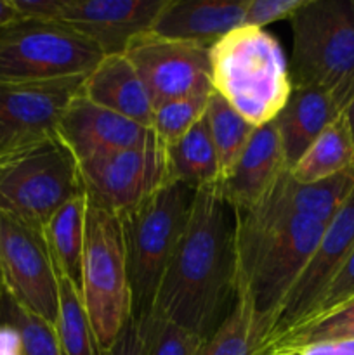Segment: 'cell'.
<instances>
[{
    "label": "cell",
    "mask_w": 354,
    "mask_h": 355,
    "mask_svg": "<svg viewBox=\"0 0 354 355\" xmlns=\"http://www.w3.org/2000/svg\"><path fill=\"white\" fill-rule=\"evenodd\" d=\"M235 211L217 186L194 191L187 225L163 274L153 315L207 340L235 304Z\"/></svg>",
    "instance_id": "obj_1"
},
{
    "label": "cell",
    "mask_w": 354,
    "mask_h": 355,
    "mask_svg": "<svg viewBox=\"0 0 354 355\" xmlns=\"http://www.w3.org/2000/svg\"><path fill=\"white\" fill-rule=\"evenodd\" d=\"M233 211L236 298L252 311L262 343L267 326L318 248L326 225L292 214L271 196L257 207Z\"/></svg>",
    "instance_id": "obj_2"
},
{
    "label": "cell",
    "mask_w": 354,
    "mask_h": 355,
    "mask_svg": "<svg viewBox=\"0 0 354 355\" xmlns=\"http://www.w3.org/2000/svg\"><path fill=\"white\" fill-rule=\"evenodd\" d=\"M212 87L255 127L269 123L290 97V69L280 42L266 30L238 26L210 47Z\"/></svg>",
    "instance_id": "obj_3"
},
{
    "label": "cell",
    "mask_w": 354,
    "mask_h": 355,
    "mask_svg": "<svg viewBox=\"0 0 354 355\" xmlns=\"http://www.w3.org/2000/svg\"><path fill=\"white\" fill-rule=\"evenodd\" d=\"M194 189L170 180L134 208L118 215L130 286V315L153 318L163 274L176 253L193 208Z\"/></svg>",
    "instance_id": "obj_4"
},
{
    "label": "cell",
    "mask_w": 354,
    "mask_h": 355,
    "mask_svg": "<svg viewBox=\"0 0 354 355\" xmlns=\"http://www.w3.org/2000/svg\"><path fill=\"white\" fill-rule=\"evenodd\" d=\"M290 23L292 85L326 94L344 113L354 99V0H304Z\"/></svg>",
    "instance_id": "obj_5"
},
{
    "label": "cell",
    "mask_w": 354,
    "mask_h": 355,
    "mask_svg": "<svg viewBox=\"0 0 354 355\" xmlns=\"http://www.w3.org/2000/svg\"><path fill=\"white\" fill-rule=\"evenodd\" d=\"M80 291L99 350H108L130 318V286L120 218L87 196Z\"/></svg>",
    "instance_id": "obj_6"
},
{
    "label": "cell",
    "mask_w": 354,
    "mask_h": 355,
    "mask_svg": "<svg viewBox=\"0 0 354 355\" xmlns=\"http://www.w3.org/2000/svg\"><path fill=\"white\" fill-rule=\"evenodd\" d=\"M83 191L78 162L58 137L0 162V215L38 232Z\"/></svg>",
    "instance_id": "obj_7"
},
{
    "label": "cell",
    "mask_w": 354,
    "mask_h": 355,
    "mask_svg": "<svg viewBox=\"0 0 354 355\" xmlns=\"http://www.w3.org/2000/svg\"><path fill=\"white\" fill-rule=\"evenodd\" d=\"M104 54L62 21L21 19L0 28V83H44L87 76Z\"/></svg>",
    "instance_id": "obj_8"
},
{
    "label": "cell",
    "mask_w": 354,
    "mask_h": 355,
    "mask_svg": "<svg viewBox=\"0 0 354 355\" xmlns=\"http://www.w3.org/2000/svg\"><path fill=\"white\" fill-rule=\"evenodd\" d=\"M354 250V193L326 224L319 245L267 326L260 355L301 329Z\"/></svg>",
    "instance_id": "obj_9"
},
{
    "label": "cell",
    "mask_w": 354,
    "mask_h": 355,
    "mask_svg": "<svg viewBox=\"0 0 354 355\" xmlns=\"http://www.w3.org/2000/svg\"><path fill=\"white\" fill-rule=\"evenodd\" d=\"M87 196L121 215L172 180L167 149L158 139L148 144L80 163Z\"/></svg>",
    "instance_id": "obj_10"
},
{
    "label": "cell",
    "mask_w": 354,
    "mask_h": 355,
    "mask_svg": "<svg viewBox=\"0 0 354 355\" xmlns=\"http://www.w3.org/2000/svg\"><path fill=\"white\" fill-rule=\"evenodd\" d=\"M125 55L141 76L155 107L214 92L208 47L148 31L128 45Z\"/></svg>",
    "instance_id": "obj_11"
},
{
    "label": "cell",
    "mask_w": 354,
    "mask_h": 355,
    "mask_svg": "<svg viewBox=\"0 0 354 355\" xmlns=\"http://www.w3.org/2000/svg\"><path fill=\"white\" fill-rule=\"evenodd\" d=\"M0 267L7 295L21 309L54 326L58 279L44 232L0 215Z\"/></svg>",
    "instance_id": "obj_12"
},
{
    "label": "cell",
    "mask_w": 354,
    "mask_h": 355,
    "mask_svg": "<svg viewBox=\"0 0 354 355\" xmlns=\"http://www.w3.org/2000/svg\"><path fill=\"white\" fill-rule=\"evenodd\" d=\"M85 76L44 83H0V151L14 155L47 139L69 103L80 94Z\"/></svg>",
    "instance_id": "obj_13"
},
{
    "label": "cell",
    "mask_w": 354,
    "mask_h": 355,
    "mask_svg": "<svg viewBox=\"0 0 354 355\" xmlns=\"http://www.w3.org/2000/svg\"><path fill=\"white\" fill-rule=\"evenodd\" d=\"M167 0H65L59 21L75 28L104 55L125 54L128 45L151 31Z\"/></svg>",
    "instance_id": "obj_14"
},
{
    "label": "cell",
    "mask_w": 354,
    "mask_h": 355,
    "mask_svg": "<svg viewBox=\"0 0 354 355\" xmlns=\"http://www.w3.org/2000/svg\"><path fill=\"white\" fill-rule=\"evenodd\" d=\"M58 139L80 165L92 158L148 144L155 134L151 128L97 106L78 94L59 121Z\"/></svg>",
    "instance_id": "obj_15"
},
{
    "label": "cell",
    "mask_w": 354,
    "mask_h": 355,
    "mask_svg": "<svg viewBox=\"0 0 354 355\" xmlns=\"http://www.w3.org/2000/svg\"><path fill=\"white\" fill-rule=\"evenodd\" d=\"M285 172L287 159L273 120L257 127L235 168L217 186V193L233 210L257 207Z\"/></svg>",
    "instance_id": "obj_16"
},
{
    "label": "cell",
    "mask_w": 354,
    "mask_h": 355,
    "mask_svg": "<svg viewBox=\"0 0 354 355\" xmlns=\"http://www.w3.org/2000/svg\"><path fill=\"white\" fill-rule=\"evenodd\" d=\"M248 0H167L151 33L208 47L242 26Z\"/></svg>",
    "instance_id": "obj_17"
},
{
    "label": "cell",
    "mask_w": 354,
    "mask_h": 355,
    "mask_svg": "<svg viewBox=\"0 0 354 355\" xmlns=\"http://www.w3.org/2000/svg\"><path fill=\"white\" fill-rule=\"evenodd\" d=\"M80 94L94 104L151 127L155 106L141 76L125 54L104 55L85 76Z\"/></svg>",
    "instance_id": "obj_18"
},
{
    "label": "cell",
    "mask_w": 354,
    "mask_h": 355,
    "mask_svg": "<svg viewBox=\"0 0 354 355\" xmlns=\"http://www.w3.org/2000/svg\"><path fill=\"white\" fill-rule=\"evenodd\" d=\"M340 111L326 94L312 89H294L274 123L288 170L304 156L321 132L340 116Z\"/></svg>",
    "instance_id": "obj_19"
},
{
    "label": "cell",
    "mask_w": 354,
    "mask_h": 355,
    "mask_svg": "<svg viewBox=\"0 0 354 355\" xmlns=\"http://www.w3.org/2000/svg\"><path fill=\"white\" fill-rule=\"evenodd\" d=\"M354 193V168L316 182H297L285 172L267 196L298 217L328 224Z\"/></svg>",
    "instance_id": "obj_20"
},
{
    "label": "cell",
    "mask_w": 354,
    "mask_h": 355,
    "mask_svg": "<svg viewBox=\"0 0 354 355\" xmlns=\"http://www.w3.org/2000/svg\"><path fill=\"white\" fill-rule=\"evenodd\" d=\"M165 149L172 180L186 184L194 191L219 186L222 179L221 165L212 141L207 113L179 142Z\"/></svg>",
    "instance_id": "obj_21"
},
{
    "label": "cell",
    "mask_w": 354,
    "mask_h": 355,
    "mask_svg": "<svg viewBox=\"0 0 354 355\" xmlns=\"http://www.w3.org/2000/svg\"><path fill=\"white\" fill-rule=\"evenodd\" d=\"M354 168V141L344 113L333 120L290 170L297 182H316Z\"/></svg>",
    "instance_id": "obj_22"
},
{
    "label": "cell",
    "mask_w": 354,
    "mask_h": 355,
    "mask_svg": "<svg viewBox=\"0 0 354 355\" xmlns=\"http://www.w3.org/2000/svg\"><path fill=\"white\" fill-rule=\"evenodd\" d=\"M87 193H80L62 205L44 229V238L52 260L78 284L85 241Z\"/></svg>",
    "instance_id": "obj_23"
},
{
    "label": "cell",
    "mask_w": 354,
    "mask_h": 355,
    "mask_svg": "<svg viewBox=\"0 0 354 355\" xmlns=\"http://www.w3.org/2000/svg\"><path fill=\"white\" fill-rule=\"evenodd\" d=\"M58 279L56 333L66 355H101L78 284L52 260Z\"/></svg>",
    "instance_id": "obj_24"
},
{
    "label": "cell",
    "mask_w": 354,
    "mask_h": 355,
    "mask_svg": "<svg viewBox=\"0 0 354 355\" xmlns=\"http://www.w3.org/2000/svg\"><path fill=\"white\" fill-rule=\"evenodd\" d=\"M207 120L208 127H210L212 141H214L215 151H217L219 156L222 182L231 173V170L235 168L257 127L246 121L238 111L233 110L215 92H212L210 99H208Z\"/></svg>",
    "instance_id": "obj_25"
},
{
    "label": "cell",
    "mask_w": 354,
    "mask_h": 355,
    "mask_svg": "<svg viewBox=\"0 0 354 355\" xmlns=\"http://www.w3.org/2000/svg\"><path fill=\"white\" fill-rule=\"evenodd\" d=\"M260 336L248 305L235 298L231 311L196 355H260Z\"/></svg>",
    "instance_id": "obj_26"
},
{
    "label": "cell",
    "mask_w": 354,
    "mask_h": 355,
    "mask_svg": "<svg viewBox=\"0 0 354 355\" xmlns=\"http://www.w3.org/2000/svg\"><path fill=\"white\" fill-rule=\"evenodd\" d=\"M210 96L170 101V103L155 107L151 127H149L153 134H155V137L165 148L179 142L207 113Z\"/></svg>",
    "instance_id": "obj_27"
},
{
    "label": "cell",
    "mask_w": 354,
    "mask_h": 355,
    "mask_svg": "<svg viewBox=\"0 0 354 355\" xmlns=\"http://www.w3.org/2000/svg\"><path fill=\"white\" fill-rule=\"evenodd\" d=\"M335 340H354V302L294 333L267 355H297L302 347Z\"/></svg>",
    "instance_id": "obj_28"
},
{
    "label": "cell",
    "mask_w": 354,
    "mask_h": 355,
    "mask_svg": "<svg viewBox=\"0 0 354 355\" xmlns=\"http://www.w3.org/2000/svg\"><path fill=\"white\" fill-rule=\"evenodd\" d=\"M2 321L10 322L19 329L24 355H66L54 326L21 309L9 295L0 309V322Z\"/></svg>",
    "instance_id": "obj_29"
},
{
    "label": "cell",
    "mask_w": 354,
    "mask_h": 355,
    "mask_svg": "<svg viewBox=\"0 0 354 355\" xmlns=\"http://www.w3.org/2000/svg\"><path fill=\"white\" fill-rule=\"evenodd\" d=\"M351 302H354V250L351 252L349 259L346 260V263L342 266V269L339 270V274L333 277L332 284H330L328 290L325 291V295H323V298L319 300V304L316 305V309L312 311L311 318L305 321V324L302 326L301 329H304L305 326L312 324V322L319 321V319L326 318V315L333 314V312L340 311L342 307L349 305ZM301 329H297V331H301ZM292 335H294V333H292ZM278 345H280V343H278Z\"/></svg>",
    "instance_id": "obj_30"
},
{
    "label": "cell",
    "mask_w": 354,
    "mask_h": 355,
    "mask_svg": "<svg viewBox=\"0 0 354 355\" xmlns=\"http://www.w3.org/2000/svg\"><path fill=\"white\" fill-rule=\"evenodd\" d=\"M205 340L155 315L148 355H196Z\"/></svg>",
    "instance_id": "obj_31"
},
{
    "label": "cell",
    "mask_w": 354,
    "mask_h": 355,
    "mask_svg": "<svg viewBox=\"0 0 354 355\" xmlns=\"http://www.w3.org/2000/svg\"><path fill=\"white\" fill-rule=\"evenodd\" d=\"M153 326H155V315L148 321H137L130 315L121 328L117 342L108 350H103L101 355H148Z\"/></svg>",
    "instance_id": "obj_32"
},
{
    "label": "cell",
    "mask_w": 354,
    "mask_h": 355,
    "mask_svg": "<svg viewBox=\"0 0 354 355\" xmlns=\"http://www.w3.org/2000/svg\"><path fill=\"white\" fill-rule=\"evenodd\" d=\"M304 0H248L242 26L260 28L274 21L290 19Z\"/></svg>",
    "instance_id": "obj_33"
},
{
    "label": "cell",
    "mask_w": 354,
    "mask_h": 355,
    "mask_svg": "<svg viewBox=\"0 0 354 355\" xmlns=\"http://www.w3.org/2000/svg\"><path fill=\"white\" fill-rule=\"evenodd\" d=\"M21 17L42 21H59L65 0H10Z\"/></svg>",
    "instance_id": "obj_34"
},
{
    "label": "cell",
    "mask_w": 354,
    "mask_h": 355,
    "mask_svg": "<svg viewBox=\"0 0 354 355\" xmlns=\"http://www.w3.org/2000/svg\"><path fill=\"white\" fill-rule=\"evenodd\" d=\"M297 355H354V340H335L305 345Z\"/></svg>",
    "instance_id": "obj_35"
},
{
    "label": "cell",
    "mask_w": 354,
    "mask_h": 355,
    "mask_svg": "<svg viewBox=\"0 0 354 355\" xmlns=\"http://www.w3.org/2000/svg\"><path fill=\"white\" fill-rule=\"evenodd\" d=\"M0 355H24L19 329L10 322H0Z\"/></svg>",
    "instance_id": "obj_36"
},
{
    "label": "cell",
    "mask_w": 354,
    "mask_h": 355,
    "mask_svg": "<svg viewBox=\"0 0 354 355\" xmlns=\"http://www.w3.org/2000/svg\"><path fill=\"white\" fill-rule=\"evenodd\" d=\"M21 19L19 12L14 9L10 0H0V28L7 26V24L14 23V21Z\"/></svg>",
    "instance_id": "obj_37"
},
{
    "label": "cell",
    "mask_w": 354,
    "mask_h": 355,
    "mask_svg": "<svg viewBox=\"0 0 354 355\" xmlns=\"http://www.w3.org/2000/svg\"><path fill=\"white\" fill-rule=\"evenodd\" d=\"M344 116H346V121H347V125H349L351 135H353V141H354V99H353V103L346 107V111H344Z\"/></svg>",
    "instance_id": "obj_38"
},
{
    "label": "cell",
    "mask_w": 354,
    "mask_h": 355,
    "mask_svg": "<svg viewBox=\"0 0 354 355\" xmlns=\"http://www.w3.org/2000/svg\"><path fill=\"white\" fill-rule=\"evenodd\" d=\"M7 297V290H6V283H3V276H2V267H0V309H2L3 300Z\"/></svg>",
    "instance_id": "obj_39"
},
{
    "label": "cell",
    "mask_w": 354,
    "mask_h": 355,
    "mask_svg": "<svg viewBox=\"0 0 354 355\" xmlns=\"http://www.w3.org/2000/svg\"><path fill=\"white\" fill-rule=\"evenodd\" d=\"M6 155H7V153H2V151H0V162H2V159L6 158Z\"/></svg>",
    "instance_id": "obj_40"
}]
</instances>
